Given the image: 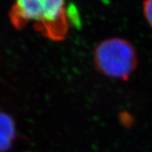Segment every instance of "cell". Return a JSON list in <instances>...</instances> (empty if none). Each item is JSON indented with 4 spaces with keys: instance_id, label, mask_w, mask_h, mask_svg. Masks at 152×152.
<instances>
[{
    "instance_id": "cell-3",
    "label": "cell",
    "mask_w": 152,
    "mask_h": 152,
    "mask_svg": "<svg viewBox=\"0 0 152 152\" xmlns=\"http://www.w3.org/2000/svg\"><path fill=\"white\" fill-rule=\"evenodd\" d=\"M16 137V128L10 115L0 112V152L10 150Z\"/></svg>"
},
{
    "instance_id": "cell-1",
    "label": "cell",
    "mask_w": 152,
    "mask_h": 152,
    "mask_svg": "<svg viewBox=\"0 0 152 152\" xmlns=\"http://www.w3.org/2000/svg\"><path fill=\"white\" fill-rule=\"evenodd\" d=\"M9 18L16 30L28 26L51 41H62L69 31L65 0H14Z\"/></svg>"
},
{
    "instance_id": "cell-2",
    "label": "cell",
    "mask_w": 152,
    "mask_h": 152,
    "mask_svg": "<svg viewBox=\"0 0 152 152\" xmlns=\"http://www.w3.org/2000/svg\"><path fill=\"white\" fill-rule=\"evenodd\" d=\"M94 63L103 75L127 80L135 70L138 56L130 42L113 37L98 44L94 53Z\"/></svg>"
},
{
    "instance_id": "cell-4",
    "label": "cell",
    "mask_w": 152,
    "mask_h": 152,
    "mask_svg": "<svg viewBox=\"0 0 152 152\" xmlns=\"http://www.w3.org/2000/svg\"><path fill=\"white\" fill-rule=\"evenodd\" d=\"M143 11L147 22L152 28V0H145L143 4Z\"/></svg>"
}]
</instances>
